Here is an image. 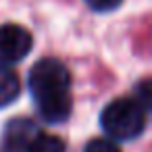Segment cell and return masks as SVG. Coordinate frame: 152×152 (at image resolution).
Here are the masks:
<instances>
[{
	"mask_svg": "<svg viewBox=\"0 0 152 152\" xmlns=\"http://www.w3.org/2000/svg\"><path fill=\"white\" fill-rule=\"evenodd\" d=\"M100 125L108 137L127 142L137 137L146 125L144 106L135 98H117L108 102L100 113Z\"/></svg>",
	"mask_w": 152,
	"mask_h": 152,
	"instance_id": "1",
	"label": "cell"
},
{
	"mask_svg": "<svg viewBox=\"0 0 152 152\" xmlns=\"http://www.w3.org/2000/svg\"><path fill=\"white\" fill-rule=\"evenodd\" d=\"M69 69L56 58H42L29 71V92L34 96V102L69 96Z\"/></svg>",
	"mask_w": 152,
	"mask_h": 152,
	"instance_id": "2",
	"label": "cell"
},
{
	"mask_svg": "<svg viewBox=\"0 0 152 152\" xmlns=\"http://www.w3.org/2000/svg\"><path fill=\"white\" fill-rule=\"evenodd\" d=\"M34 46L31 34L15 23L0 25V65H15L23 61Z\"/></svg>",
	"mask_w": 152,
	"mask_h": 152,
	"instance_id": "3",
	"label": "cell"
},
{
	"mask_svg": "<svg viewBox=\"0 0 152 152\" xmlns=\"http://www.w3.org/2000/svg\"><path fill=\"white\" fill-rule=\"evenodd\" d=\"M42 131L31 119H13L4 127L2 144L7 152H31Z\"/></svg>",
	"mask_w": 152,
	"mask_h": 152,
	"instance_id": "4",
	"label": "cell"
},
{
	"mask_svg": "<svg viewBox=\"0 0 152 152\" xmlns=\"http://www.w3.org/2000/svg\"><path fill=\"white\" fill-rule=\"evenodd\" d=\"M36 106H38V113H40V117L44 121H48V123H63V121L69 119L73 102H71V94H69V96L36 102Z\"/></svg>",
	"mask_w": 152,
	"mask_h": 152,
	"instance_id": "5",
	"label": "cell"
},
{
	"mask_svg": "<svg viewBox=\"0 0 152 152\" xmlns=\"http://www.w3.org/2000/svg\"><path fill=\"white\" fill-rule=\"evenodd\" d=\"M21 94V81L19 75L9 67L0 65V108L13 104Z\"/></svg>",
	"mask_w": 152,
	"mask_h": 152,
	"instance_id": "6",
	"label": "cell"
},
{
	"mask_svg": "<svg viewBox=\"0 0 152 152\" xmlns=\"http://www.w3.org/2000/svg\"><path fill=\"white\" fill-rule=\"evenodd\" d=\"M31 152H65V142L56 135H48L42 133L38 137V142L34 144Z\"/></svg>",
	"mask_w": 152,
	"mask_h": 152,
	"instance_id": "7",
	"label": "cell"
},
{
	"mask_svg": "<svg viewBox=\"0 0 152 152\" xmlns=\"http://www.w3.org/2000/svg\"><path fill=\"white\" fill-rule=\"evenodd\" d=\"M83 152H121V148H119L113 140L96 137V140H90V142L86 144Z\"/></svg>",
	"mask_w": 152,
	"mask_h": 152,
	"instance_id": "8",
	"label": "cell"
},
{
	"mask_svg": "<svg viewBox=\"0 0 152 152\" xmlns=\"http://www.w3.org/2000/svg\"><path fill=\"white\" fill-rule=\"evenodd\" d=\"M135 100L144 106L152 110V79H144L137 83L135 88Z\"/></svg>",
	"mask_w": 152,
	"mask_h": 152,
	"instance_id": "9",
	"label": "cell"
},
{
	"mask_svg": "<svg viewBox=\"0 0 152 152\" xmlns=\"http://www.w3.org/2000/svg\"><path fill=\"white\" fill-rule=\"evenodd\" d=\"M123 0H86V4L96 13H110L121 7Z\"/></svg>",
	"mask_w": 152,
	"mask_h": 152,
	"instance_id": "10",
	"label": "cell"
}]
</instances>
